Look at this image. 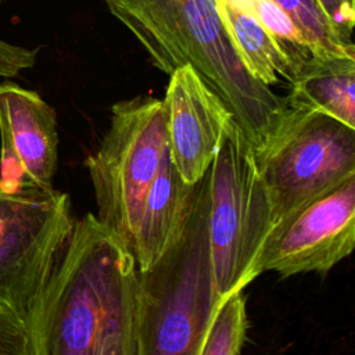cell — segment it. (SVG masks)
<instances>
[{"mask_svg": "<svg viewBox=\"0 0 355 355\" xmlns=\"http://www.w3.org/2000/svg\"><path fill=\"white\" fill-rule=\"evenodd\" d=\"M208 176L196 186L180 237L139 272L133 355H201L222 302L208 244Z\"/></svg>", "mask_w": 355, "mask_h": 355, "instance_id": "3", "label": "cell"}, {"mask_svg": "<svg viewBox=\"0 0 355 355\" xmlns=\"http://www.w3.org/2000/svg\"><path fill=\"white\" fill-rule=\"evenodd\" d=\"M168 148L164 101L137 96L112 105L108 130L86 159L96 218L130 251L146 196Z\"/></svg>", "mask_w": 355, "mask_h": 355, "instance_id": "5", "label": "cell"}, {"mask_svg": "<svg viewBox=\"0 0 355 355\" xmlns=\"http://www.w3.org/2000/svg\"><path fill=\"white\" fill-rule=\"evenodd\" d=\"M196 186L182 179L168 148L146 196L133 236L132 252L139 272L158 262L180 237L193 208Z\"/></svg>", "mask_w": 355, "mask_h": 355, "instance_id": "11", "label": "cell"}, {"mask_svg": "<svg viewBox=\"0 0 355 355\" xmlns=\"http://www.w3.org/2000/svg\"><path fill=\"white\" fill-rule=\"evenodd\" d=\"M207 176L209 255L215 293L223 304L261 275L259 255L275 226L252 147L233 118L223 128Z\"/></svg>", "mask_w": 355, "mask_h": 355, "instance_id": "4", "label": "cell"}, {"mask_svg": "<svg viewBox=\"0 0 355 355\" xmlns=\"http://www.w3.org/2000/svg\"><path fill=\"white\" fill-rule=\"evenodd\" d=\"M3 1H4V0H0V3H3Z\"/></svg>", "mask_w": 355, "mask_h": 355, "instance_id": "20", "label": "cell"}, {"mask_svg": "<svg viewBox=\"0 0 355 355\" xmlns=\"http://www.w3.org/2000/svg\"><path fill=\"white\" fill-rule=\"evenodd\" d=\"M0 355H35L28 323L3 304H0Z\"/></svg>", "mask_w": 355, "mask_h": 355, "instance_id": "17", "label": "cell"}, {"mask_svg": "<svg viewBox=\"0 0 355 355\" xmlns=\"http://www.w3.org/2000/svg\"><path fill=\"white\" fill-rule=\"evenodd\" d=\"M254 157L276 225L355 176V129L284 103L277 125Z\"/></svg>", "mask_w": 355, "mask_h": 355, "instance_id": "6", "label": "cell"}, {"mask_svg": "<svg viewBox=\"0 0 355 355\" xmlns=\"http://www.w3.org/2000/svg\"><path fill=\"white\" fill-rule=\"evenodd\" d=\"M169 78L162 100L169 153L182 179L196 184L209 169L223 128L233 116L193 67L184 65Z\"/></svg>", "mask_w": 355, "mask_h": 355, "instance_id": "10", "label": "cell"}, {"mask_svg": "<svg viewBox=\"0 0 355 355\" xmlns=\"http://www.w3.org/2000/svg\"><path fill=\"white\" fill-rule=\"evenodd\" d=\"M37 49H28L0 39V78H15L31 69L37 57Z\"/></svg>", "mask_w": 355, "mask_h": 355, "instance_id": "18", "label": "cell"}, {"mask_svg": "<svg viewBox=\"0 0 355 355\" xmlns=\"http://www.w3.org/2000/svg\"><path fill=\"white\" fill-rule=\"evenodd\" d=\"M306 37L312 55L355 58L352 39L345 37L323 14L315 0H273Z\"/></svg>", "mask_w": 355, "mask_h": 355, "instance_id": "14", "label": "cell"}, {"mask_svg": "<svg viewBox=\"0 0 355 355\" xmlns=\"http://www.w3.org/2000/svg\"><path fill=\"white\" fill-rule=\"evenodd\" d=\"M239 355H240V354H239Z\"/></svg>", "mask_w": 355, "mask_h": 355, "instance_id": "21", "label": "cell"}, {"mask_svg": "<svg viewBox=\"0 0 355 355\" xmlns=\"http://www.w3.org/2000/svg\"><path fill=\"white\" fill-rule=\"evenodd\" d=\"M355 243V176L277 222L258 261L259 273H324L345 259Z\"/></svg>", "mask_w": 355, "mask_h": 355, "instance_id": "8", "label": "cell"}, {"mask_svg": "<svg viewBox=\"0 0 355 355\" xmlns=\"http://www.w3.org/2000/svg\"><path fill=\"white\" fill-rule=\"evenodd\" d=\"M0 140L1 182L53 187L58 161L57 115L36 92L0 82Z\"/></svg>", "mask_w": 355, "mask_h": 355, "instance_id": "9", "label": "cell"}, {"mask_svg": "<svg viewBox=\"0 0 355 355\" xmlns=\"http://www.w3.org/2000/svg\"><path fill=\"white\" fill-rule=\"evenodd\" d=\"M241 293L229 297L216 312L201 355L240 354L248 327L245 298Z\"/></svg>", "mask_w": 355, "mask_h": 355, "instance_id": "15", "label": "cell"}, {"mask_svg": "<svg viewBox=\"0 0 355 355\" xmlns=\"http://www.w3.org/2000/svg\"><path fill=\"white\" fill-rule=\"evenodd\" d=\"M284 103L329 115L355 129V58L311 55L291 82Z\"/></svg>", "mask_w": 355, "mask_h": 355, "instance_id": "12", "label": "cell"}, {"mask_svg": "<svg viewBox=\"0 0 355 355\" xmlns=\"http://www.w3.org/2000/svg\"><path fill=\"white\" fill-rule=\"evenodd\" d=\"M72 223L68 194L0 180V304L28 326Z\"/></svg>", "mask_w": 355, "mask_h": 355, "instance_id": "7", "label": "cell"}, {"mask_svg": "<svg viewBox=\"0 0 355 355\" xmlns=\"http://www.w3.org/2000/svg\"><path fill=\"white\" fill-rule=\"evenodd\" d=\"M263 25L293 55L297 65L312 55L304 33L273 0H230Z\"/></svg>", "mask_w": 355, "mask_h": 355, "instance_id": "16", "label": "cell"}, {"mask_svg": "<svg viewBox=\"0 0 355 355\" xmlns=\"http://www.w3.org/2000/svg\"><path fill=\"white\" fill-rule=\"evenodd\" d=\"M327 19L348 39H351L355 22L354 0H315Z\"/></svg>", "mask_w": 355, "mask_h": 355, "instance_id": "19", "label": "cell"}, {"mask_svg": "<svg viewBox=\"0 0 355 355\" xmlns=\"http://www.w3.org/2000/svg\"><path fill=\"white\" fill-rule=\"evenodd\" d=\"M227 39L244 69L259 83L291 82L298 65L290 51L254 17L230 0H214Z\"/></svg>", "mask_w": 355, "mask_h": 355, "instance_id": "13", "label": "cell"}, {"mask_svg": "<svg viewBox=\"0 0 355 355\" xmlns=\"http://www.w3.org/2000/svg\"><path fill=\"white\" fill-rule=\"evenodd\" d=\"M139 270L93 214L73 219L29 322L35 355H133Z\"/></svg>", "mask_w": 355, "mask_h": 355, "instance_id": "1", "label": "cell"}, {"mask_svg": "<svg viewBox=\"0 0 355 355\" xmlns=\"http://www.w3.org/2000/svg\"><path fill=\"white\" fill-rule=\"evenodd\" d=\"M166 75L189 65L230 111L252 151H259L283 110L284 97L240 64L214 0H104Z\"/></svg>", "mask_w": 355, "mask_h": 355, "instance_id": "2", "label": "cell"}]
</instances>
